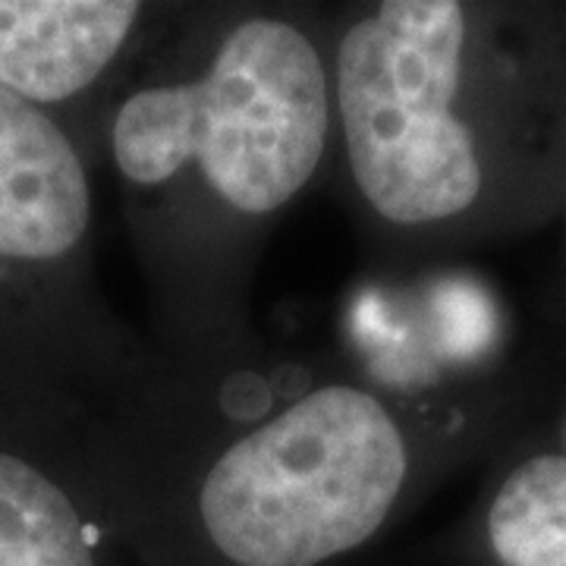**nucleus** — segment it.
<instances>
[{"label": "nucleus", "mask_w": 566, "mask_h": 566, "mask_svg": "<svg viewBox=\"0 0 566 566\" xmlns=\"http://www.w3.org/2000/svg\"><path fill=\"white\" fill-rule=\"evenodd\" d=\"M460 0H387L346 25L334 120L365 205L444 233L564 192L566 35Z\"/></svg>", "instance_id": "nucleus-1"}, {"label": "nucleus", "mask_w": 566, "mask_h": 566, "mask_svg": "<svg viewBox=\"0 0 566 566\" xmlns=\"http://www.w3.org/2000/svg\"><path fill=\"white\" fill-rule=\"evenodd\" d=\"M331 66L283 17H245L186 80L133 88L111 117V158L139 196L262 221L318 174L331 139Z\"/></svg>", "instance_id": "nucleus-2"}, {"label": "nucleus", "mask_w": 566, "mask_h": 566, "mask_svg": "<svg viewBox=\"0 0 566 566\" xmlns=\"http://www.w3.org/2000/svg\"><path fill=\"white\" fill-rule=\"evenodd\" d=\"M412 472L375 394L322 385L223 447L192 504L186 566H327L387 526Z\"/></svg>", "instance_id": "nucleus-3"}, {"label": "nucleus", "mask_w": 566, "mask_h": 566, "mask_svg": "<svg viewBox=\"0 0 566 566\" xmlns=\"http://www.w3.org/2000/svg\"><path fill=\"white\" fill-rule=\"evenodd\" d=\"M92 230L82 151L54 114L0 88V356L35 349L48 305L76 274Z\"/></svg>", "instance_id": "nucleus-4"}, {"label": "nucleus", "mask_w": 566, "mask_h": 566, "mask_svg": "<svg viewBox=\"0 0 566 566\" xmlns=\"http://www.w3.org/2000/svg\"><path fill=\"white\" fill-rule=\"evenodd\" d=\"M142 13L133 0H0V88L54 114L102 85Z\"/></svg>", "instance_id": "nucleus-5"}, {"label": "nucleus", "mask_w": 566, "mask_h": 566, "mask_svg": "<svg viewBox=\"0 0 566 566\" xmlns=\"http://www.w3.org/2000/svg\"><path fill=\"white\" fill-rule=\"evenodd\" d=\"M0 566H114L85 497L17 419H0Z\"/></svg>", "instance_id": "nucleus-6"}, {"label": "nucleus", "mask_w": 566, "mask_h": 566, "mask_svg": "<svg viewBox=\"0 0 566 566\" xmlns=\"http://www.w3.org/2000/svg\"><path fill=\"white\" fill-rule=\"evenodd\" d=\"M479 566H566V450L538 447L506 465L488 497Z\"/></svg>", "instance_id": "nucleus-7"}, {"label": "nucleus", "mask_w": 566, "mask_h": 566, "mask_svg": "<svg viewBox=\"0 0 566 566\" xmlns=\"http://www.w3.org/2000/svg\"><path fill=\"white\" fill-rule=\"evenodd\" d=\"M564 202H566V164H564Z\"/></svg>", "instance_id": "nucleus-8"}]
</instances>
